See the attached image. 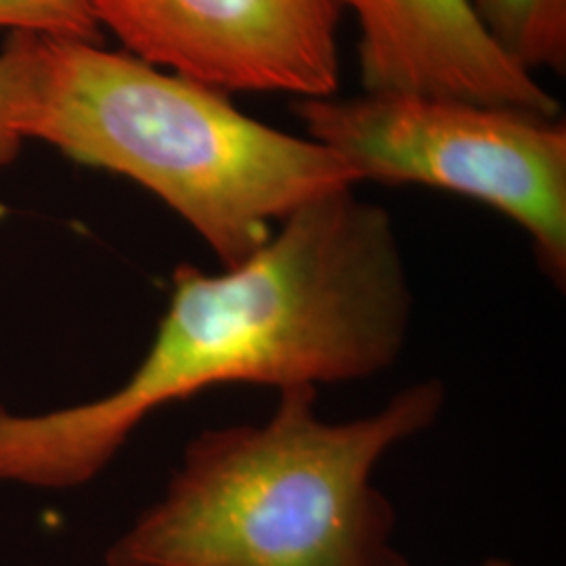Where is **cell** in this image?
<instances>
[{
	"mask_svg": "<svg viewBox=\"0 0 566 566\" xmlns=\"http://www.w3.org/2000/svg\"><path fill=\"white\" fill-rule=\"evenodd\" d=\"M413 292L390 214L355 187L294 210L242 263L181 264L142 364L102 399L46 413L0 407V483L93 481L147 416L224 385H338L397 364Z\"/></svg>",
	"mask_w": 566,
	"mask_h": 566,
	"instance_id": "1",
	"label": "cell"
},
{
	"mask_svg": "<svg viewBox=\"0 0 566 566\" xmlns=\"http://www.w3.org/2000/svg\"><path fill=\"white\" fill-rule=\"evenodd\" d=\"M443 407L437 378L348 422L319 418L315 386L280 390L261 424L198 434L163 497L109 546L105 565L411 566L374 472Z\"/></svg>",
	"mask_w": 566,
	"mask_h": 566,
	"instance_id": "2",
	"label": "cell"
},
{
	"mask_svg": "<svg viewBox=\"0 0 566 566\" xmlns=\"http://www.w3.org/2000/svg\"><path fill=\"white\" fill-rule=\"evenodd\" d=\"M21 139L126 177L160 198L223 266L242 263L304 203L357 172L322 143L233 107L224 93L99 44L32 36Z\"/></svg>",
	"mask_w": 566,
	"mask_h": 566,
	"instance_id": "3",
	"label": "cell"
},
{
	"mask_svg": "<svg viewBox=\"0 0 566 566\" xmlns=\"http://www.w3.org/2000/svg\"><path fill=\"white\" fill-rule=\"evenodd\" d=\"M308 139L359 181L422 185L485 203L531 238L539 269L566 283V126L510 107L365 93L294 103Z\"/></svg>",
	"mask_w": 566,
	"mask_h": 566,
	"instance_id": "4",
	"label": "cell"
},
{
	"mask_svg": "<svg viewBox=\"0 0 566 566\" xmlns=\"http://www.w3.org/2000/svg\"><path fill=\"white\" fill-rule=\"evenodd\" d=\"M126 53L219 93L329 97L340 0H88Z\"/></svg>",
	"mask_w": 566,
	"mask_h": 566,
	"instance_id": "5",
	"label": "cell"
},
{
	"mask_svg": "<svg viewBox=\"0 0 566 566\" xmlns=\"http://www.w3.org/2000/svg\"><path fill=\"white\" fill-rule=\"evenodd\" d=\"M359 30L367 93L420 95L558 118L560 103L491 39L472 0H340Z\"/></svg>",
	"mask_w": 566,
	"mask_h": 566,
	"instance_id": "6",
	"label": "cell"
},
{
	"mask_svg": "<svg viewBox=\"0 0 566 566\" xmlns=\"http://www.w3.org/2000/svg\"><path fill=\"white\" fill-rule=\"evenodd\" d=\"M491 39L526 72L566 70V0H472Z\"/></svg>",
	"mask_w": 566,
	"mask_h": 566,
	"instance_id": "7",
	"label": "cell"
},
{
	"mask_svg": "<svg viewBox=\"0 0 566 566\" xmlns=\"http://www.w3.org/2000/svg\"><path fill=\"white\" fill-rule=\"evenodd\" d=\"M0 28L55 41H102L88 0H0Z\"/></svg>",
	"mask_w": 566,
	"mask_h": 566,
	"instance_id": "8",
	"label": "cell"
},
{
	"mask_svg": "<svg viewBox=\"0 0 566 566\" xmlns=\"http://www.w3.org/2000/svg\"><path fill=\"white\" fill-rule=\"evenodd\" d=\"M32 72V34L13 32L0 53V168L20 156L23 139L15 130V112Z\"/></svg>",
	"mask_w": 566,
	"mask_h": 566,
	"instance_id": "9",
	"label": "cell"
},
{
	"mask_svg": "<svg viewBox=\"0 0 566 566\" xmlns=\"http://www.w3.org/2000/svg\"><path fill=\"white\" fill-rule=\"evenodd\" d=\"M485 566H507L506 563H502V560H491V563H486Z\"/></svg>",
	"mask_w": 566,
	"mask_h": 566,
	"instance_id": "10",
	"label": "cell"
}]
</instances>
